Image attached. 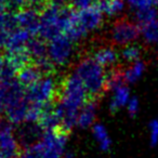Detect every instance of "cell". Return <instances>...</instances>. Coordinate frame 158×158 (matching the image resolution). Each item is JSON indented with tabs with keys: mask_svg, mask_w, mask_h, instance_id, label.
Returning a JSON list of instances; mask_svg holds the SVG:
<instances>
[{
	"mask_svg": "<svg viewBox=\"0 0 158 158\" xmlns=\"http://www.w3.org/2000/svg\"><path fill=\"white\" fill-rule=\"evenodd\" d=\"M56 107L62 116V130L68 132L77 126L79 112L89 101L88 92L84 84L75 73L63 80L60 89Z\"/></svg>",
	"mask_w": 158,
	"mask_h": 158,
	"instance_id": "1",
	"label": "cell"
},
{
	"mask_svg": "<svg viewBox=\"0 0 158 158\" xmlns=\"http://www.w3.org/2000/svg\"><path fill=\"white\" fill-rule=\"evenodd\" d=\"M74 14L75 11L70 8L46 6L40 13V37L50 41L56 36L65 34Z\"/></svg>",
	"mask_w": 158,
	"mask_h": 158,
	"instance_id": "2",
	"label": "cell"
},
{
	"mask_svg": "<svg viewBox=\"0 0 158 158\" xmlns=\"http://www.w3.org/2000/svg\"><path fill=\"white\" fill-rule=\"evenodd\" d=\"M75 74L80 78L87 92L92 98L101 95L107 84V74L93 57H86L79 62L75 68Z\"/></svg>",
	"mask_w": 158,
	"mask_h": 158,
	"instance_id": "3",
	"label": "cell"
},
{
	"mask_svg": "<svg viewBox=\"0 0 158 158\" xmlns=\"http://www.w3.org/2000/svg\"><path fill=\"white\" fill-rule=\"evenodd\" d=\"M28 102L26 100V89L23 88L16 79L8 84L5 99V113L7 120L13 126L22 125L26 119Z\"/></svg>",
	"mask_w": 158,
	"mask_h": 158,
	"instance_id": "4",
	"label": "cell"
},
{
	"mask_svg": "<svg viewBox=\"0 0 158 158\" xmlns=\"http://www.w3.org/2000/svg\"><path fill=\"white\" fill-rule=\"evenodd\" d=\"M67 144V132L63 130L44 132L42 139L31 147L37 158H64Z\"/></svg>",
	"mask_w": 158,
	"mask_h": 158,
	"instance_id": "5",
	"label": "cell"
},
{
	"mask_svg": "<svg viewBox=\"0 0 158 158\" xmlns=\"http://www.w3.org/2000/svg\"><path fill=\"white\" fill-rule=\"evenodd\" d=\"M56 84L51 76H44L34 86L26 89V100L28 104L44 108L53 103L57 94Z\"/></svg>",
	"mask_w": 158,
	"mask_h": 158,
	"instance_id": "6",
	"label": "cell"
},
{
	"mask_svg": "<svg viewBox=\"0 0 158 158\" xmlns=\"http://www.w3.org/2000/svg\"><path fill=\"white\" fill-rule=\"evenodd\" d=\"M74 54V42L66 35H60L48 44V55L54 66H64L69 63Z\"/></svg>",
	"mask_w": 158,
	"mask_h": 158,
	"instance_id": "7",
	"label": "cell"
},
{
	"mask_svg": "<svg viewBox=\"0 0 158 158\" xmlns=\"http://www.w3.org/2000/svg\"><path fill=\"white\" fill-rule=\"evenodd\" d=\"M141 35V29L136 23L127 20H119L110 28V40L117 46L132 44Z\"/></svg>",
	"mask_w": 158,
	"mask_h": 158,
	"instance_id": "8",
	"label": "cell"
},
{
	"mask_svg": "<svg viewBox=\"0 0 158 158\" xmlns=\"http://www.w3.org/2000/svg\"><path fill=\"white\" fill-rule=\"evenodd\" d=\"M0 149L9 158H15L20 153V143L13 125L7 119L0 120Z\"/></svg>",
	"mask_w": 158,
	"mask_h": 158,
	"instance_id": "9",
	"label": "cell"
},
{
	"mask_svg": "<svg viewBox=\"0 0 158 158\" xmlns=\"http://www.w3.org/2000/svg\"><path fill=\"white\" fill-rule=\"evenodd\" d=\"M18 26L27 31L31 36L39 34L40 13L36 8H24L15 13Z\"/></svg>",
	"mask_w": 158,
	"mask_h": 158,
	"instance_id": "10",
	"label": "cell"
},
{
	"mask_svg": "<svg viewBox=\"0 0 158 158\" xmlns=\"http://www.w3.org/2000/svg\"><path fill=\"white\" fill-rule=\"evenodd\" d=\"M76 21L79 26L89 34L101 26L103 22V13L97 6H92L89 9L76 12Z\"/></svg>",
	"mask_w": 158,
	"mask_h": 158,
	"instance_id": "11",
	"label": "cell"
},
{
	"mask_svg": "<svg viewBox=\"0 0 158 158\" xmlns=\"http://www.w3.org/2000/svg\"><path fill=\"white\" fill-rule=\"evenodd\" d=\"M44 134V131L39 126V123H25V125H22L16 131L19 143L24 148H29L38 143L42 139Z\"/></svg>",
	"mask_w": 158,
	"mask_h": 158,
	"instance_id": "12",
	"label": "cell"
},
{
	"mask_svg": "<svg viewBox=\"0 0 158 158\" xmlns=\"http://www.w3.org/2000/svg\"><path fill=\"white\" fill-rule=\"evenodd\" d=\"M38 123L44 132L62 130V116L57 110L56 104L51 103L44 107Z\"/></svg>",
	"mask_w": 158,
	"mask_h": 158,
	"instance_id": "13",
	"label": "cell"
},
{
	"mask_svg": "<svg viewBox=\"0 0 158 158\" xmlns=\"http://www.w3.org/2000/svg\"><path fill=\"white\" fill-rule=\"evenodd\" d=\"M19 28L15 13L6 11L0 14V46L5 47L10 36Z\"/></svg>",
	"mask_w": 158,
	"mask_h": 158,
	"instance_id": "14",
	"label": "cell"
},
{
	"mask_svg": "<svg viewBox=\"0 0 158 158\" xmlns=\"http://www.w3.org/2000/svg\"><path fill=\"white\" fill-rule=\"evenodd\" d=\"M42 78V74L34 64L23 67L16 73V81L25 89H28L29 87L34 86L36 82H38Z\"/></svg>",
	"mask_w": 158,
	"mask_h": 158,
	"instance_id": "15",
	"label": "cell"
},
{
	"mask_svg": "<svg viewBox=\"0 0 158 158\" xmlns=\"http://www.w3.org/2000/svg\"><path fill=\"white\" fill-rule=\"evenodd\" d=\"M97 102L94 100H89L84 107L80 110L77 119V126L81 129L93 127L97 116Z\"/></svg>",
	"mask_w": 158,
	"mask_h": 158,
	"instance_id": "16",
	"label": "cell"
},
{
	"mask_svg": "<svg viewBox=\"0 0 158 158\" xmlns=\"http://www.w3.org/2000/svg\"><path fill=\"white\" fill-rule=\"evenodd\" d=\"M33 36L25 29H22L19 27L15 31H13L11 36L9 37V39L7 40L5 44L6 51H15V50H21V49H25L28 44V42L31 40Z\"/></svg>",
	"mask_w": 158,
	"mask_h": 158,
	"instance_id": "17",
	"label": "cell"
},
{
	"mask_svg": "<svg viewBox=\"0 0 158 158\" xmlns=\"http://www.w3.org/2000/svg\"><path fill=\"white\" fill-rule=\"evenodd\" d=\"M130 90L127 84H123L119 87L112 90V99L110 102V110L113 113H116L120 108L127 106L128 102L130 101Z\"/></svg>",
	"mask_w": 158,
	"mask_h": 158,
	"instance_id": "18",
	"label": "cell"
},
{
	"mask_svg": "<svg viewBox=\"0 0 158 158\" xmlns=\"http://www.w3.org/2000/svg\"><path fill=\"white\" fill-rule=\"evenodd\" d=\"M31 61L27 49H21V50L9 51L6 55V63L11 66L13 69L19 72L23 67L29 65V62Z\"/></svg>",
	"mask_w": 158,
	"mask_h": 158,
	"instance_id": "19",
	"label": "cell"
},
{
	"mask_svg": "<svg viewBox=\"0 0 158 158\" xmlns=\"http://www.w3.org/2000/svg\"><path fill=\"white\" fill-rule=\"evenodd\" d=\"M118 53L110 47L100 48L93 54V59L102 66V67H112L118 61Z\"/></svg>",
	"mask_w": 158,
	"mask_h": 158,
	"instance_id": "20",
	"label": "cell"
},
{
	"mask_svg": "<svg viewBox=\"0 0 158 158\" xmlns=\"http://www.w3.org/2000/svg\"><path fill=\"white\" fill-rule=\"evenodd\" d=\"M26 49L33 62L48 56V44L42 38H31Z\"/></svg>",
	"mask_w": 158,
	"mask_h": 158,
	"instance_id": "21",
	"label": "cell"
},
{
	"mask_svg": "<svg viewBox=\"0 0 158 158\" xmlns=\"http://www.w3.org/2000/svg\"><path fill=\"white\" fill-rule=\"evenodd\" d=\"M146 69V64L143 61H138L135 63H132L123 72V80L127 85L135 84L139 79L143 76Z\"/></svg>",
	"mask_w": 158,
	"mask_h": 158,
	"instance_id": "22",
	"label": "cell"
},
{
	"mask_svg": "<svg viewBox=\"0 0 158 158\" xmlns=\"http://www.w3.org/2000/svg\"><path fill=\"white\" fill-rule=\"evenodd\" d=\"M92 134L94 140L97 141L99 147L104 152L110 151V146H112V140L108 134L106 128L104 127L102 123H97L93 125L92 127Z\"/></svg>",
	"mask_w": 158,
	"mask_h": 158,
	"instance_id": "23",
	"label": "cell"
},
{
	"mask_svg": "<svg viewBox=\"0 0 158 158\" xmlns=\"http://www.w3.org/2000/svg\"><path fill=\"white\" fill-rule=\"evenodd\" d=\"M133 12H134L135 23L139 26H141V28L151 24L152 22H154L158 18L157 8H154V7H146Z\"/></svg>",
	"mask_w": 158,
	"mask_h": 158,
	"instance_id": "24",
	"label": "cell"
},
{
	"mask_svg": "<svg viewBox=\"0 0 158 158\" xmlns=\"http://www.w3.org/2000/svg\"><path fill=\"white\" fill-rule=\"evenodd\" d=\"M141 35L147 44H158V18L151 24L141 28Z\"/></svg>",
	"mask_w": 158,
	"mask_h": 158,
	"instance_id": "25",
	"label": "cell"
},
{
	"mask_svg": "<svg viewBox=\"0 0 158 158\" xmlns=\"http://www.w3.org/2000/svg\"><path fill=\"white\" fill-rule=\"evenodd\" d=\"M141 54H142L141 48L133 44H129V46H126L120 52V56L123 57V61H126L127 63L130 64L140 61Z\"/></svg>",
	"mask_w": 158,
	"mask_h": 158,
	"instance_id": "26",
	"label": "cell"
},
{
	"mask_svg": "<svg viewBox=\"0 0 158 158\" xmlns=\"http://www.w3.org/2000/svg\"><path fill=\"white\" fill-rule=\"evenodd\" d=\"M149 142L152 146H155L158 143V119H153L148 123Z\"/></svg>",
	"mask_w": 158,
	"mask_h": 158,
	"instance_id": "27",
	"label": "cell"
},
{
	"mask_svg": "<svg viewBox=\"0 0 158 158\" xmlns=\"http://www.w3.org/2000/svg\"><path fill=\"white\" fill-rule=\"evenodd\" d=\"M94 1L95 0H70L69 2L72 3L73 8L79 10V11H82V10L92 7Z\"/></svg>",
	"mask_w": 158,
	"mask_h": 158,
	"instance_id": "28",
	"label": "cell"
},
{
	"mask_svg": "<svg viewBox=\"0 0 158 158\" xmlns=\"http://www.w3.org/2000/svg\"><path fill=\"white\" fill-rule=\"evenodd\" d=\"M125 1L129 5V7L133 11H136V10L143 9V8H146V7H152L149 5L148 0H125Z\"/></svg>",
	"mask_w": 158,
	"mask_h": 158,
	"instance_id": "29",
	"label": "cell"
},
{
	"mask_svg": "<svg viewBox=\"0 0 158 158\" xmlns=\"http://www.w3.org/2000/svg\"><path fill=\"white\" fill-rule=\"evenodd\" d=\"M126 107H127L128 113H129L131 116H135V115L138 114L139 110H140V102H139L138 98H135V97L131 98Z\"/></svg>",
	"mask_w": 158,
	"mask_h": 158,
	"instance_id": "30",
	"label": "cell"
},
{
	"mask_svg": "<svg viewBox=\"0 0 158 158\" xmlns=\"http://www.w3.org/2000/svg\"><path fill=\"white\" fill-rule=\"evenodd\" d=\"M7 87L8 84H5V82H1L0 85V120H1V116L5 112V99L6 93H7Z\"/></svg>",
	"mask_w": 158,
	"mask_h": 158,
	"instance_id": "31",
	"label": "cell"
},
{
	"mask_svg": "<svg viewBox=\"0 0 158 158\" xmlns=\"http://www.w3.org/2000/svg\"><path fill=\"white\" fill-rule=\"evenodd\" d=\"M15 158H37V157H36V154L34 153L33 149L29 147V148H24L23 151H21Z\"/></svg>",
	"mask_w": 158,
	"mask_h": 158,
	"instance_id": "32",
	"label": "cell"
},
{
	"mask_svg": "<svg viewBox=\"0 0 158 158\" xmlns=\"http://www.w3.org/2000/svg\"><path fill=\"white\" fill-rule=\"evenodd\" d=\"M24 1H25V3L28 5L31 8H36V9H37L38 6L44 5L47 0H24Z\"/></svg>",
	"mask_w": 158,
	"mask_h": 158,
	"instance_id": "33",
	"label": "cell"
},
{
	"mask_svg": "<svg viewBox=\"0 0 158 158\" xmlns=\"http://www.w3.org/2000/svg\"><path fill=\"white\" fill-rule=\"evenodd\" d=\"M70 0H48L49 5L57 6V7H64L65 3H67Z\"/></svg>",
	"mask_w": 158,
	"mask_h": 158,
	"instance_id": "34",
	"label": "cell"
},
{
	"mask_svg": "<svg viewBox=\"0 0 158 158\" xmlns=\"http://www.w3.org/2000/svg\"><path fill=\"white\" fill-rule=\"evenodd\" d=\"M8 2L9 0H0V14L8 10Z\"/></svg>",
	"mask_w": 158,
	"mask_h": 158,
	"instance_id": "35",
	"label": "cell"
},
{
	"mask_svg": "<svg viewBox=\"0 0 158 158\" xmlns=\"http://www.w3.org/2000/svg\"><path fill=\"white\" fill-rule=\"evenodd\" d=\"M6 65V57H3L2 55L0 54V72L2 70V68L5 67Z\"/></svg>",
	"mask_w": 158,
	"mask_h": 158,
	"instance_id": "36",
	"label": "cell"
},
{
	"mask_svg": "<svg viewBox=\"0 0 158 158\" xmlns=\"http://www.w3.org/2000/svg\"><path fill=\"white\" fill-rule=\"evenodd\" d=\"M149 5L154 8H158V0H148Z\"/></svg>",
	"mask_w": 158,
	"mask_h": 158,
	"instance_id": "37",
	"label": "cell"
},
{
	"mask_svg": "<svg viewBox=\"0 0 158 158\" xmlns=\"http://www.w3.org/2000/svg\"><path fill=\"white\" fill-rule=\"evenodd\" d=\"M0 158H9V157H8V156H6L5 153H3V152L0 149Z\"/></svg>",
	"mask_w": 158,
	"mask_h": 158,
	"instance_id": "38",
	"label": "cell"
},
{
	"mask_svg": "<svg viewBox=\"0 0 158 158\" xmlns=\"http://www.w3.org/2000/svg\"><path fill=\"white\" fill-rule=\"evenodd\" d=\"M0 85H1V81H0Z\"/></svg>",
	"mask_w": 158,
	"mask_h": 158,
	"instance_id": "39",
	"label": "cell"
},
{
	"mask_svg": "<svg viewBox=\"0 0 158 158\" xmlns=\"http://www.w3.org/2000/svg\"><path fill=\"white\" fill-rule=\"evenodd\" d=\"M0 47H1V46H0Z\"/></svg>",
	"mask_w": 158,
	"mask_h": 158,
	"instance_id": "40",
	"label": "cell"
}]
</instances>
